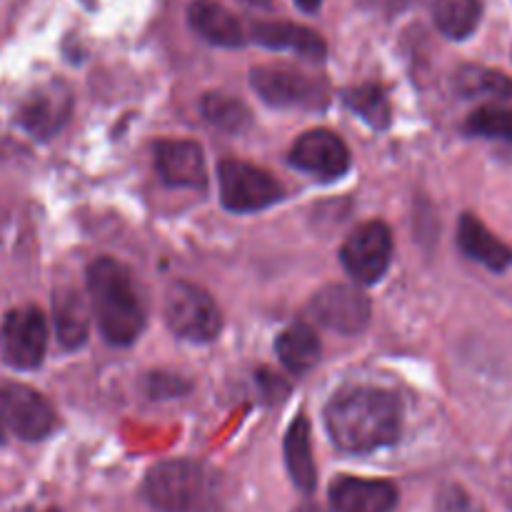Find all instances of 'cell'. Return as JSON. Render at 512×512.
Here are the masks:
<instances>
[{
    "mask_svg": "<svg viewBox=\"0 0 512 512\" xmlns=\"http://www.w3.org/2000/svg\"><path fill=\"white\" fill-rule=\"evenodd\" d=\"M340 260L355 283H378L388 273L390 260H393V233L380 220L360 225L340 248Z\"/></svg>",
    "mask_w": 512,
    "mask_h": 512,
    "instance_id": "cell-8",
    "label": "cell"
},
{
    "mask_svg": "<svg viewBox=\"0 0 512 512\" xmlns=\"http://www.w3.org/2000/svg\"><path fill=\"white\" fill-rule=\"evenodd\" d=\"M455 88L465 98H512V78L500 73V70L483 68V65H465V68H460L455 73Z\"/></svg>",
    "mask_w": 512,
    "mask_h": 512,
    "instance_id": "cell-21",
    "label": "cell"
},
{
    "mask_svg": "<svg viewBox=\"0 0 512 512\" xmlns=\"http://www.w3.org/2000/svg\"><path fill=\"white\" fill-rule=\"evenodd\" d=\"M458 245L470 260L485 265L493 273H503L512 265V248L495 238L483 220L475 218L473 213H465L458 225Z\"/></svg>",
    "mask_w": 512,
    "mask_h": 512,
    "instance_id": "cell-15",
    "label": "cell"
},
{
    "mask_svg": "<svg viewBox=\"0 0 512 512\" xmlns=\"http://www.w3.org/2000/svg\"><path fill=\"white\" fill-rule=\"evenodd\" d=\"M253 40L270 50H295L308 60H325L328 45L315 30L295 23H258L253 25Z\"/></svg>",
    "mask_w": 512,
    "mask_h": 512,
    "instance_id": "cell-18",
    "label": "cell"
},
{
    "mask_svg": "<svg viewBox=\"0 0 512 512\" xmlns=\"http://www.w3.org/2000/svg\"><path fill=\"white\" fill-rule=\"evenodd\" d=\"M250 85L273 108H323L328 85L285 65H260L250 70Z\"/></svg>",
    "mask_w": 512,
    "mask_h": 512,
    "instance_id": "cell-6",
    "label": "cell"
},
{
    "mask_svg": "<svg viewBox=\"0 0 512 512\" xmlns=\"http://www.w3.org/2000/svg\"><path fill=\"white\" fill-rule=\"evenodd\" d=\"M163 313L168 328L190 343H210L223 330V315L215 300L203 288L185 280H175L165 290Z\"/></svg>",
    "mask_w": 512,
    "mask_h": 512,
    "instance_id": "cell-4",
    "label": "cell"
},
{
    "mask_svg": "<svg viewBox=\"0 0 512 512\" xmlns=\"http://www.w3.org/2000/svg\"><path fill=\"white\" fill-rule=\"evenodd\" d=\"M53 313L55 330H58V338L63 343V348H80L88 340L90 328L88 305H85L83 295L75 293L73 288L58 290L53 300Z\"/></svg>",
    "mask_w": 512,
    "mask_h": 512,
    "instance_id": "cell-19",
    "label": "cell"
},
{
    "mask_svg": "<svg viewBox=\"0 0 512 512\" xmlns=\"http://www.w3.org/2000/svg\"><path fill=\"white\" fill-rule=\"evenodd\" d=\"M295 512H325V510L320 508V505H315V503H303V505H298V508H295Z\"/></svg>",
    "mask_w": 512,
    "mask_h": 512,
    "instance_id": "cell-28",
    "label": "cell"
},
{
    "mask_svg": "<svg viewBox=\"0 0 512 512\" xmlns=\"http://www.w3.org/2000/svg\"><path fill=\"white\" fill-rule=\"evenodd\" d=\"M48 348V320L35 305L10 310L0 325V353L15 370H35Z\"/></svg>",
    "mask_w": 512,
    "mask_h": 512,
    "instance_id": "cell-7",
    "label": "cell"
},
{
    "mask_svg": "<svg viewBox=\"0 0 512 512\" xmlns=\"http://www.w3.org/2000/svg\"><path fill=\"white\" fill-rule=\"evenodd\" d=\"M295 3H298L305 13H315V10L323 5V0H295Z\"/></svg>",
    "mask_w": 512,
    "mask_h": 512,
    "instance_id": "cell-27",
    "label": "cell"
},
{
    "mask_svg": "<svg viewBox=\"0 0 512 512\" xmlns=\"http://www.w3.org/2000/svg\"><path fill=\"white\" fill-rule=\"evenodd\" d=\"M0 418L13 435L28 443L45 440L58 425L53 405L23 383L0 385Z\"/></svg>",
    "mask_w": 512,
    "mask_h": 512,
    "instance_id": "cell-9",
    "label": "cell"
},
{
    "mask_svg": "<svg viewBox=\"0 0 512 512\" xmlns=\"http://www.w3.org/2000/svg\"><path fill=\"white\" fill-rule=\"evenodd\" d=\"M275 350L290 373H308L320 360V338L310 325L295 323L278 335Z\"/></svg>",
    "mask_w": 512,
    "mask_h": 512,
    "instance_id": "cell-20",
    "label": "cell"
},
{
    "mask_svg": "<svg viewBox=\"0 0 512 512\" xmlns=\"http://www.w3.org/2000/svg\"><path fill=\"white\" fill-rule=\"evenodd\" d=\"M143 498L153 512H225L223 478L193 458L163 460L150 468Z\"/></svg>",
    "mask_w": 512,
    "mask_h": 512,
    "instance_id": "cell-2",
    "label": "cell"
},
{
    "mask_svg": "<svg viewBox=\"0 0 512 512\" xmlns=\"http://www.w3.org/2000/svg\"><path fill=\"white\" fill-rule=\"evenodd\" d=\"M283 455L285 468H288V475L295 488L305 495L313 493L318 488V468H315L313 443H310V423L305 415H298L290 423L283 440Z\"/></svg>",
    "mask_w": 512,
    "mask_h": 512,
    "instance_id": "cell-17",
    "label": "cell"
},
{
    "mask_svg": "<svg viewBox=\"0 0 512 512\" xmlns=\"http://www.w3.org/2000/svg\"><path fill=\"white\" fill-rule=\"evenodd\" d=\"M220 200L233 213H255L283 200V185L253 163L223 160L218 165Z\"/></svg>",
    "mask_w": 512,
    "mask_h": 512,
    "instance_id": "cell-5",
    "label": "cell"
},
{
    "mask_svg": "<svg viewBox=\"0 0 512 512\" xmlns=\"http://www.w3.org/2000/svg\"><path fill=\"white\" fill-rule=\"evenodd\" d=\"M188 20L200 38L220 48H238L245 43L240 20L215 0H193L188 8Z\"/></svg>",
    "mask_w": 512,
    "mask_h": 512,
    "instance_id": "cell-16",
    "label": "cell"
},
{
    "mask_svg": "<svg viewBox=\"0 0 512 512\" xmlns=\"http://www.w3.org/2000/svg\"><path fill=\"white\" fill-rule=\"evenodd\" d=\"M3 440H5V438H3V428H0V443H3Z\"/></svg>",
    "mask_w": 512,
    "mask_h": 512,
    "instance_id": "cell-30",
    "label": "cell"
},
{
    "mask_svg": "<svg viewBox=\"0 0 512 512\" xmlns=\"http://www.w3.org/2000/svg\"><path fill=\"white\" fill-rule=\"evenodd\" d=\"M73 110V95L65 85L50 83L40 88L38 93L30 95L28 103L20 110V123L38 138H50L63 128Z\"/></svg>",
    "mask_w": 512,
    "mask_h": 512,
    "instance_id": "cell-14",
    "label": "cell"
},
{
    "mask_svg": "<svg viewBox=\"0 0 512 512\" xmlns=\"http://www.w3.org/2000/svg\"><path fill=\"white\" fill-rule=\"evenodd\" d=\"M205 120L210 125H215L218 130L225 133H243L250 125V110L245 108V103H240L238 98H230L225 93H208L200 103Z\"/></svg>",
    "mask_w": 512,
    "mask_h": 512,
    "instance_id": "cell-23",
    "label": "cell"
},
{
    "mask_svg": "<svg viewBox=\"0 0 512 512\" xmlns=\"http://www.w3.org/2000/svg\"><path fill=\"white\" fill-rule=\"evenodd\" d=\"M155 168L173 188H205V155L193 140H160L155 143Z\"/></svg>",
    "mask_w": 512,
    "mask_h": 512,
    "instance_id": "cell-13",
    "label": "cell"
},
{
    "mask_svg": "<svg viewBox=\"0 0 512 512\" xmlns=\"http://www.w3.org/2000/svg\"><path fill=\"white\" fill-rule=\"evenodd\" d=\"M30 512H63L60 508H45V510H30Z\"/></svg>",
    "mask_w": 512,
    "mask_h": 512,
    "instance_id": "cell-29",
    "label": "cell"
},
{
    "mask_svg": "<svg viewBox=\"0 0 512 512\" xmlns=\"http://www.w3.org/2000/svg\"><path fill=\"white\" fill-rule=\"evenodd\" d=\"M88 295L103 338L113 345H130L145 328L133 275L113 258H98L88 268Z\"/></svg>",
    "mask_w": 512,
    "mask_h": 512,
    "instance_id": "cell-3",
    "label": "cell"
},
{
    "mask_svg": "<svg viewBox=\"0 0 512 512\" xmlns=\"http://www.w3.org/2000/svg\"><path fill=\"white\" fill-rule=\"evenodd\" d=\"M290 163L320 180H338L350 170V150L333 130H308L295 140Z\"/></svg>",
    "mask_w": 512,
    "mask_h": 512,
    "instance_id": "cell-11",
    "label": "cell"
},
{
    "mask_svg": "<svg viewBox=\"0 0 512 512\" xmlns=\"http://www.w3.org/2000/svg\"><path fill=\"white\" fill-rule=\"evenodd\" d=\"M465 128L473 135L510 140L512 143V108L508 105H483L470 115Z\"/></svg>",
    "mask_w": 512,
    "mask_h": 512,
    "instance_id": "cell-25",
    "label": "cell"
},
{
    "mask_svg": "<svg viewBox=\"0 0 512 512\" xmlns=\"http://www.w3.org/2000/svg\"><path fill=\"white\" fill-rule=\"evenodd\" d=\"M345 103L353 113H358L360 118L368 120L373 128L383 130L390 125V103L388 95L380 85H360V88L345 90Z\"/></svg>",
    "mask_w": 512,
    "mask_h": 512,
    "instance_id": "cell-24",
    "label": "cell"
},
{
    "mask_svg": "<svg viewBox=\"0 0 512 512\" xmlns=\"http://www.w3.org/2000/svg\"><path fill=\"white\" fill-rule=\"evenodd\" d=\"M325 430L343 453H375L398 443L403 430V405L388 390H343L325 408Z\"/></svg>",
    "mask_w": 512,
    "mask_h": 512,
    "instance_id": "cell-1",
    "label": "cell"
},
{
    "mask_svg": "<svg viewBox=\"0 0 512 512\" xmlns=\"http://www.w3.org/2000/svg\"><path fill=\"white\" fill-rule=\"evenodd\" d=\"M328 500L333 512H393L400 493L390 480L340 475L330 483Z\"/></svg>",
    "mask_w": 512,
    "mask_h": 512,
    "instance_id": "cell-12",
    "label": "cell"
},
{
    "mask_svg": "<svg viewBox=\"0 0 512 512\" xmlns=\"http://www.w3.org/2000/svg\"><path fill=\"white\" fill-rule=\"evenodd\" d=\"M435 508L438 512H488L463 485H445L440 488L438 498H435Z\"/></svg>",
    "mask_w": 512,
    "mask_h": 512,
    "instance_id": "cell-26",
    "label": "cell"
},
{
    "mask_svg": "<svg viewBox=\"0 0 512 512\" xmlns=\"http://www.w3.org/2000/svg\"><path fill=\"white\" fill-rule=\"evenodd\" d=\"M483 5L480 0H433V18L440 33L463 40L478 28Z\"/></svg>",
    "mask_w": 512,
    "mask_h": 512,
    "instance_id": "cell-22",
    "label": "cell"
},
{
    "mask_svg": "<svg viewBox=\"0 0 512 512\" xmlns=\"http://www.w3.org/2000/svg\"><path fill=\"white\" fill-rule=\"evenodd\" d=\"M310 313L335 333L358 335L370 323V300L353 285L335 283L313 295Z\"/></svg>",
    "mask_w": 512,
    "mask_h": 512,
    "instance_id": "cell-10",
    "label": "cell"
}]
</instances>
